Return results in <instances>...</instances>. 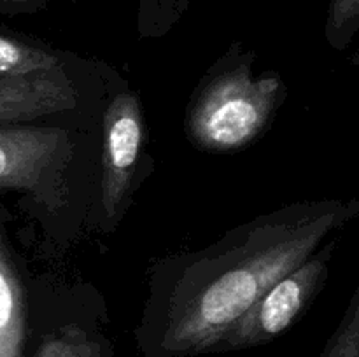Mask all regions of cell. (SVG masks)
Returning <instances> with one entry per match:
<instances>
[{"label":"cell","mask_w":359,"mask_h":357,"mask_svg":"<svg viewBox=\"0 0 359 357\" xmlns=\"http://www.w3.org/2000/svg\"><path fill=\"white\" fill-rule=\"evenodd\" d=\"M60 56L49 49L0 31V77H28L51 72Z\"/></svg>","instance_id":"obj_8"},{"label":"cell","mask_w":359,"mask_h":357,"mask_svg":"<svg viewBox=\"0 0 359 357\" xmlns=\"http://www.w3.org/2000/svg\"><path fill=\"white\" fill-rule=\"evenodd\" d=\"M353 65L358 66V69H359V46L356 49V55H354V58H353Z\"/></svg>","instance_id":"obj_14"},{"label":"cell","mask_w":359,"mask_h":357,"mask_svg":"<svg viewBox=\"0 0 359 357\" xmlns=\"http://www.w3.org/2000/svg\"><path fill=\"white\" fill-rule=\"evenodd\" d=\"M137 4L140 37H160L181 20L191 0H137Z\"/></svg>","instance_id":"obj_9"},{"label":"cell","mask_w":359,"mask_h":357,"mask_svg":"<svg viewBox=\"0 0 359 357\" xmlns=\"http://www.w3.org/2000/svg\"><path fill=\"white\" fill-rule=\"evenodd\" d=\"M77 91L62 66L28 77H0V125L27 122L72 108Z\"/></svg>","instance_id":"obj_6"},{"label":"cell","mask_w":359,"mask_h":357,"mask_svg":"<svg viewBox=\"0 0 359 357\" xmlns=\"http://www.w3.org/2000/svg\"><path fill=\"white\" fill-rule=\"evenodd\" d=\"M70 2H77V0H70Z\"/></svg>","instance_id":"obj_15"},{"label":"cell","mask_w":359,"mask_h":357,"mask_svg":"<svg viewBox=\"0 0 359 357\" xmlns=\"http://www.w3.org/2000/svg\"><path fill=\"white\" fill-rule=\"evenodd\" d=\"M235 59L210 74L186 114L188 136L209 153H233L258 139L284 97L277 74H252V55Z\"/></svg>","instance_id":"obj_2"},{"label":"cell","mask_w":359,"mask_h":357,"mask_svg":"<svg viewBox=\"0 0 359 357\" xmlns=\"http://www.w3.org/2000/svg\"><path fill=\"white\" fill-rule=\"evenodd\" d=\"M48 0H0V10L6 13H37Z\"/></svg>","instance_id":"obj_13"},{"label":"cell","mask_w":359,"mask_h":357,"mask_svg":"<svg viewBox=\"0 0 359 357\" xmlns=\"http://www.w3.org/2000/svg\"><path fill=\"white\" fill-rule=\"evenodd\" d=\"M72 150V139L62 128H0V188L30 191L56 206L62 196L60 175Z\"/></svg>","instance_id":"obj_4"},{"label":"cell","mask_w":359,"mask_h":357,"mask_svg":"<svg viewBox=\"0 0 359 357\" xmlns=\"http://www.w3.org/2000/svg\"><path fill=\"white\" fill-rule=\"evenodd\" d=\"M27 338V307L21 284L0 244V357H21Z\"/></svg>","instance_id":"obj_7"},{"label":"cell","mask_w":359,"mask_h":357,"mask_svg":"<svg viewBox=\"0 0 359 357\" xmlns=\"http://www.w3.org/2000/svg\"><path fill=\"white\" fill-rule=\"evenodd\" d=\"M319 357H359V284L346 317Z\"/></svg>","instance_id":"obj_12"},{"label":"cell","mask_w":359,"mask_h":357,"mask_svg":"<svg viewBox=\"0 0 359 357\" xmlns=\"http://www.w3.org/2000/svg\"><path fill=\"white\" fill-rule=\"evenodd\" d=\"M359 217V196L284 205L224 233L198 252L161 262L146 318L156 356L217 352L238 318L328 234Z\"/></svg>","instance_id":"obj_1"},{"label":"cell","mask_w":359,"mask_h":357,"mask_svg":"<svg viewBox=\"0 0 359 357\" xmlns=\"http://www.w3.org/2000/svg\"><path fill=\"white\" fill-rule=\"evenodd\" d=\"M359 30V0H330L326 41L335 51H344Z\"/></svg>","instance_id":"obj_11"},{"label":"cell","mask_w":359,"mask_h":357,"mask_svg":"<svg viewBox=\"0 0 359 357\" xmlns=\"http://www.w3.org/2000/svg\"><path fill=\"white\" fill-rule=\"evenodd\" d=\"M34 357H102V346L77 326H65L46 336Z\"/></svg>","instance_id":"obj_10"},{"label":"cell","mask_w":359,"mask_h":357,"mask_svg":"<svg viewBox=\"0 0 359 357\" xmlns=\"http://www.w3.org/2000/svg\"><path fill=\"white\" fill-rule=\"evenodd\" d=\"M142 139L144 119L139 97L135 93L118 94L104 115L102 206L109 220H114L125 206Z\"/></svg>","instance_id":"obj_5"},{"label":"cell","mask_w":359,"mask_h":357,"mask_svg":"<svg viewBox=\"0 0 359 357\" xmlns=\"http://www.w3.org/2000/svg\"><path fill=\"white\" fill-rule=\"evenodd\" d=\"M337 240L321 245L304 265L277 280L230 329L219 350H241L263 345L290 329L311 307L328 279Z\"/></svg>","instance_id":"obj_3"}]
</instances>
